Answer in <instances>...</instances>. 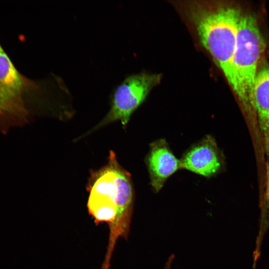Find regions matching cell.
<instances>
[{"label":"cell","instance_id":"1","mask_svg":"<svg viewBox=\"0 0 269 269\" xmlns=\"http://www.w3.org/2000/svg\"><path fill=\"white\" fill-rule=\"evenodd\" d=\"M87 208L96 224L116 218L132 220L134 191L130 174L110 151L106 165L90 173L87 185Z\"/></svg>","mask_w":269,"mask_h":269},{"label":"cell","instance_id":"2","mask_svg":"<svg viewBox=\"0 0 269 269\" xmlns=\"http://www.w3.org/2000/svg\"><path fill=\"white\" fill-rule=\"evenodd\" d=\"M242 15L239 8L230 5L210 9L199 8L192 15L202 45L221 69L237 96L239 88L233 59Z\"/></svg>","mask_w":269,"mask_h":269},{"label":"cell","instance_id":"3","mask_svg":"<svg viewBox=\"0 0 269 269\" xmlns=\"http://www.w3.org/2000/svg\"><path fill=\"white\" fill-rule=\"evenodd\" d=\"M266 44L256 17L243 14L239 24L233 59L239 94L237 98L246 113L256 117L254 87Z\"/></svg>","mask_w":269,"mask_h":269},{"label":"cell","instance_id":"4","mask_svg":"<svg viewBox=\"0 0 269 269\" xmlns=\"http://www.w3.org/2000/svg\"><path fill=\"white\" fill-rule=\"evenodd\" d=\"M44 84L20 73L0 43V116L25 123L29 117L27 104L43 91Z\"/></svg>","mask_w":269,"mask_h":269},{"label":"cell","instance_id":"5","mask_svg":"<svg viewBox=\"0 0 269 269\" xmlns=\"http://www.w3.org/2000/svg\"><path fill=\"white\" fill-rule=\"evenodd\" d=\"M158 73H140L126 77L114 90L110 108L104 118L77 140L116 121L126 127L135 110L161 80Z\"/></svg>","mask_w":269,"mask_h":269},{"label":"cell","instance_id":"6","mask_svg":"<svg viewBox=\"0 0 269 269\" xmlns=\"http://www.w3.org/2000/svg\"><path fill=\"white\" fill-rule=\"evenodd\" d=\"M180 160V169L210 177L221 171L223 158L215 139L207 135L190 148Z\"/></svg>","mask_w":269,"mask_h":269},{"label":"cell","instance_id":"7","mask_svg":"<svg viewBox=\"0 0 269 269\" xmlns=\"http://www.w3.org/2000/svg\"><path fill=\"white\" fill-rule=\"evenodd\" d=\"M146 163L151 185L156 192L159 191L167 179L180 169V160L163 139L156 140L150 145Z\"/></svg>","mask_w":269,"mask_h":269},{"label":"cell","instance_id":"8","mask_svg":"<svg viewBox=\"0 0 269 269\" xmlns=\"http://www.w3.org/2000/svg\"><path fill=\"white\" fill-rule=\"evenodd\" d=\"M256 117L268 153L269 148V65L259 68L254 87Z\"/></svg>","mask_w":269,"mask_h":269},{"label":"cell","instance_id":"9","mask_svg":"<svg viewBox=\"0 0 269 269\" xmlns=\"http://www.w3.org/2000/svg\"><path fill=\"white\" fill-rule=\"evenodd\" d=\"M259 227L255 248L253 252L254 263H257L260 258L263 240L269 229V195L265 199L262 206Z\"/></svg>","mask_w":269,"mask_h":269},{"label":"cell","instance_id":"10","mask_svg":"<svg viewBox=\"0 0 269 269\" xmlns=\"http://www.w3.org/2000/svg\"><path fill=\"white\" fill-rule=\"evenodd\" d=\"M174 259V255H171L166 263L164 269H171V264Z\"/></svg>","mask_w":269,"mask_h":269},{"label":"cell","instance_id":"11","mask_svg":"<svg viewBox=\"0 0 269 269\" xmlns=\"http://www.w3.org/2000/svg\"><path fill=\"white\" fill-rule=\"evenodd\" d=\"M268 153L269 154V148Z\"/></svg>","mask_w":269,"mask_h":269}]
</instances>
